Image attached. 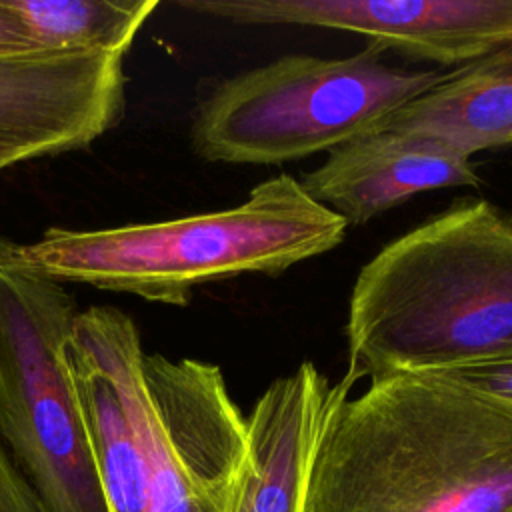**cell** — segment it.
<instances>
[{"instance_id": "obj_1", "label": "cell", "mask_w": 512, "mask_h": 512, "mask_svg": "<svg viewBox=\"0 0 512 512\" xmlns=\"http://www.w3.org/2000/svg\"><path fill=\"white\" fill-rule=\"evenodd\" d=\"M310 512H512V408L440 374L372 378L328 422Z\"/></svg>"}, {"instance_id": "obj_2", "label": "cell", "mask_w": 512, "mask_h": 512, "mask_svg": "<svg viewBox=\"0 0 512 512\" xmlns=\"http://www.w3.org/2000/svg\"><path fill=\"white\" fill-rule=\"evenodd\" d=\"M348 376L442 374L512 352V214L484 198L394 238L358 272Z\"/></svg>"}, {"instance_id": "obj_3", "label": "cell", "mask_w": 512, "mask_h": 512, "mask_svg": "<svg viewBox=\"0 0 512 512\" xmlns=\"http://www.w3.org/2000/svg\"><path fill=\"white\" fill-rule=\"evenodd\" d=\"M348 224L312 200L300 180L278 174L232 208L102 230L50 228L14 244L28 270L60 284L186 306L200 284L242 274H280L334 250Z\"/></svg>"}, {"instance_id": "obj_4", "label": "cell", "mask_w": 512, "mask_h": 512, "mask_svg": "<svg viewBox=\"0 0 512 512\" xmlns=\"http://www.w3.org/2000/svg\"><path fill=\"white\" fill-rule=\"evenodd\" d=\"M378 46L346 58L286 54L220 82L198 106L192 148L208 162L284 164L378 132L444 80L402 70Z\"/></svg>"}, {"instance_id": "obj_5", "label": "cell", "mask_w": 512, "mask_h": 512, "mask_svg": "<svg viewBox=\"0 0 512 512\" xmlns=\"http://www.w3.org/2000/svg\"><path fill=\"white\" fill-rule=\"evenodd\" d=\"M14 244L0 236V438L40 512H108L68 358L74 300Z\"/></svg>"}, {"instance_id": "obj_6", "label": "cell", "mask_w": 512, "mask_h": 512, "mask_svg": "<svg viewBox=\"0 0 512 512\" xmlns=\"http://www.w3.org/2000/svg\"><path fill=\"white\" fill-rule=\"evenodd\" d=\"M148 512H226L248 454L246 416L222 370L144 354L130 390Z\"/></svg>"}, {"instance_id": "obj_7", "label": "cell", "mask_w": 512, "mask_h": 512, "mask_svg": "<svg viewBox=\"0 0 512 512\" xmlns=\"http://www.w3.org/2000/svg\"><path fill=\"white\" fill-rule=\"evenodd\" d=\"M178 6L234 24L350 32L380 50L452 68L512 46V0H180Z\"/></svg>"}, {"instance_id": "obj_8", "label": "cell", "mask_w": 512, "mask_h": 512, "mask_svg": "<svg viewBox=\"0 0 512 512\" xmlns=\"http://www.w3.org/2000/svg\"><path fill=\"white\" fill-rule=\"evenodd\" d=\"M124 54L0 56V170L92 144L120 116Z\"/></svg>"}, {"instance_id": "obj_9", "label": "cell", "mask_w": 512, "mask_h": 512, "mask_svg": "<svg viewBox=\"0 0 512 512\" xmlns=\"http://www.w3.org/2000/svg\"><path fill=\"white\" fill-rule=\"evenodd\" d=\"M144 354L138 328L122 310L76 312L68 358L108 512H148L146 464L130 404Z\"/></svg>"}, {"instance_id": "obj_10", "label": "cell", "mask_w": 512, "mask_h": 512, "mask_svg": "<svg viewBox=\"0 0 512 512\" xmlns=\"http://www.w3.org/2000/svg\"><path fill=\"white\" fill-rule=\"evenodd\" d=\"M354 384L348 374L332 384L312 362L268 384L246 416L248 454L226 512H310L322 436Z\"/></svg>"}, {"instance_id": "obj_11", "label": "cell", "mask_w": 512, "mask_h": 512, "mask_svg": "<svg viewBox=\"0 0 512 512\" xmlns=\"http://www.w3.org/2000/svg\"><path fill=\"white\" fill-rule=\"evenodd\" d=\"M300 184L312 200L358 226L416 194L478 186L480 178L470 158L436 140L378 130L330 150Z\"/></svg>"}, {"instance_id": "obj_12", "label": "cell", "mask_w": 512, "mask_h": 512, "mask_svg": "<svg viewBox=\"0 0 512 512\" xmlns=\"http://www.w3.org/2000/svg\"><path fill=\"white\" fill-rule=\"evenodd\" d=\"M382 130L424 136L466 158L512 146V46L452 68L394 112Z\"/></svg>"}, {"instance_id": "obj_13", "label": "cell", "mask_w": 512, "mask_h": 512, "mask_svg": "<svg viewBox=\"0 0 512 512\" xmlns=\"http://www.w3.org/2000/svg\"><path fill=\"white\" fill-rule=\"evenodd\" d=\"M38 50L128 52L156 0H4Z\"/></svg>"}, {"instance_id": "obj_14", "label": "cell", "mask_w": 512, "mask_h": 512, "mask_svg": "<svg viewBox=\"0 0 512 512\" xmlns=\"http://www.w3.org/2000/svg\"><path fill=\"white\" fill-rule=\"evenodd\" d=\"M440 376L450 378L512 408V352L506 356L442 372Z\"/></svg>"}, {"instance_id": "obj_15", "label": "cell", "mask_w": 512, "mask_h": 512, "mask_svg": "<svg viewBox=\"0 0 512 512\" xmlns=\"http://www.w3.org/2000/svg\"><path fill=\"white\" fill-rule=\"evenodd\" d=\"M0 512H40L36 496L0 438Z\"/></svg>"}, {"instance_id": "obj_16", "label": "cell", "mask_w": 512, "mask_h": 512, "mask_svg": "<svg viewBox=\"0 0 512 512\" xmlns=\"http://www.w3.org/2000/svg\"><path fill=\"white\" fill-rule=\"evenodd\" d=\"M38 52L20 18L0 0V56H16Z\"/></svg>"}]
</instances>
